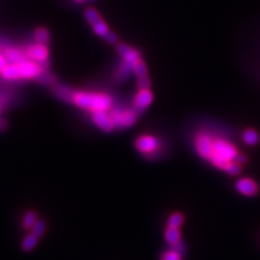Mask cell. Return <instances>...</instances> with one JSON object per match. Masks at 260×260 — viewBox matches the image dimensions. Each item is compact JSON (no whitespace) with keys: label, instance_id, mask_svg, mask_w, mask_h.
I'll return each mask as SVG.
<instances>
[{"label":"cell","instance_id":"obj_1","mask_svg":"<svg viewBox=\"0 0 260 260\" xmlns=\"http://www.w3.org/2000/svg\"><path fill=\"white\" fill-rule=\"evenodd\" d=\"M53 93L59 99L68 103L74 104L83 110L90 111L91 113L99 111H108L113 105L112 99L107 94L95 92L74 91L64 85H54Z\"/></svg>","mask_w":260,"mask_h":260},{"label":"cell","instance_id":"obj_2","mask_svg":"<svg viewBox=\"0 0 260 260\" xmlns=\"http://www.w3.org/2000/svg\"><path fill=\"white\" fill-rule=\"evenodd\" d=\"M244 161L245 159L239 153L234 144L222 138L214 139L213 154H211L209 162L215 167L221 169L223 172H227L230 165L233 164L234 162L243 164Z\"/></svg>","mask_w":260,"mask_h":260},{"label":"cell","instance_id":"obj_3","mask_svg":"<svg viewBox=\"0 0 260 260\" xmlns=\"http://www.w3.org/2000/svg\"><path fill=\"white\" fill-rule=\"evenodd\" d=\"M85 17L86 20L89 22L90 25H91L92 29L94 33L100 36V37L104 38L105 36L110 33V28H108L107 24L105 21L102 19V16L96 10L93 8H88L86 11H85Z\"/></svg>","mask_w":260,"mask_h":260},{"label":"cell","instance_id":"obj_4","mask_svg":"<svg viewBox=\"0 0 260 260\" xmlns=\"http://www.w3.org/2000/svg\"><path fill=\"white\" fill-rule=\"evenodd\" d=\"M214 137L207 134V132H201L198 134L194 140V146L199 156L209 161L214 149Z\"/></svg>","mask_w":260,"mask_h":260},{"label":"cell","instance_id":"obj_5","mask_svg":"<svg viewBox=\"0 0 260 260\" xmlns=\"http://www.w3.org/2000/svg\"><path fill=\"white\" fill-rule=\"evenodd\" d=\"M110 115L115 127H117V128H127V127L135 125L137 122V113L131 110L114 108Z\"/></svg>","mask_w":260,"mask_h":260},{"label":"cell","instance_id":"obj_6","mask_svg":"<svg viewBox=\"0 0 260 260\" xmlns=\"http://www.w3.org/2000/svg\"><path fill=\"white\" fill-rule=\"evenodd\" d=\"M26 56L32 61L38 63L42 69L47 70L48 66V57H49V50H48L47 46L36 44L27 48Z\"/></svg>","mask_w":260,"mask_h":260},{"label":"cell","instance_id":"obj_7","mask_svg":"<svg viewBox=\"0 0 260 260\" xmlns=\"http://www.w3.org/2000/svg\"><path fill=\"white\" fill-rule=\"evenodd\" d=\"M19 65L21 78H25V80H36L38 81V78L44 74V72L47 70H44L41 66L36 63L32 60H26Z\"/></svg>","mask_w":260,"mask_h":260},{"label":"cell","instance_id":"obj_8","mask_svg":"<svg viewBox=\"0 0 260 260\" xmlns=\"http://www.w3.org/2000/svg\"><path fill=\"white\" fill-rule=\"evenodd\" d=\"M160 147V142L155 137L141 136L136 140V148L143 154H149L156 151Z\"/></svg>","mask_w":260,"mask_h":260},{"label":"cell","instance_id":"obj_9","mask_svg":"<svg viewBox=\"0 0 260 260\" xmlns=\"http://www.w3.org/2000/svg\"><path fill=\"white\" fill-rule=\"evenodd\" d=\"M134 73L137 76V82H138V86L140 89H150L151 87V82L148 75V68L146 63L142 59L138 60L135 64V69H134Z\"/></svg>","mask_w":260,"mask_h":260},{"label":"cell","instance_id":"obj_10","mask_svg":"<svg viewBox=\"0 0 260 260\" xmlns=\"http://www.w3.org/2000/svg\"><path fill=\"white\" fill-rule=\"evenodd\" d=\"M93 123L104 132H112L115 128V125L110 114L106 111H99L92 113Z\"/></svg>","mask_w":260,"mask_h":260},{"label":"cell","instance_id":"obj_11","mask_svg":"<svg viewBox=\"0 0 260 260\" xmlns=\"http://www.w3.org/2000/svg\"><path fill=\"white\" fill-rule=\"evenodd\" d=\"M235 189L238 190L240 194L251 197L257 194L259 187L255 180L251 178H242L238 180L237 184H235Z\"/></svg>","mask_w":260,"mask_h":260},{"label":"cell","instance_id":"obj_12","mask_svg":"<svg viewBox=\"0 0 260 260\" xmlns=\"http://www.w3.org/2000/svg\"><path fill=\"white\" fill-rule=\"evenodd\" d=\"M153 93L150 91V89H140V91L137 93L134 100V106L136 112H141L148 108L153 102Z\"/></svg>","mask_w":260,"mask_h":260},{"label":"cell","instance_id":"obj_13","mask_svg":"<svg viewBox=\"0 0 260 260\" xmlns=\"http://www.w3.org/2000/svg\"><path fill=\"white\" fill-rule=\"evenodd\" d=\"M116 49H117V52L119 53V56L123 58L124 61L136 64L138 60L141 59L140 52L134 49L132 47L124 44V42H119V44H117Z\"/></svg>","mask_w":260,"mask_h":260},{"label":"cell","instance_id":"obj_14","mask_svg":"<svg viewBox=\"0 0 260 260\" xmlns=\"http://www.w3.org/2000/svg\"><path fill=\"white\" fill-rule=\"evenodd\" d=\"M134 69H135V64L124 61L123 60V62L120 63L116 72H115V80H116L118 83H123L130 76L132 72H135Z\"/></svg>","mask_w":260,"mask_h":260},{"label":"cell","instance_id":"obj_15","mask_svg":"<svg viewBox=\"0 0 260 260\" xmlns=\"http://www.w3.org/2000/svg\"><path fill=\"white\" fill-rule=\"evenodd\" d=\"M4 58L7 59L8 64H20L26 60H31L28 59L25 52H21L17 49H12V48H9V49L5 50L4 52Z\"/></svg>","mask_w":260,"mask_h":260},{"label":"cell","instance_id":"obj_16","mask_svg":"<svg viewBox=\"0 0 260 260\" xmlns=\"http://www.w3.org/2000/svg\"><path fill=\"white\" fill-rule=\"evenodd\" d=\"M165 239L169 245H176L181 242V232L179 228H171L167 227L165 231Z\"/></svg>","mask_w":260,"mask_h":260},{"label":"cell","instance_id":"obj_17","mask_svg":"<svg viewBox=\"0 0 260 260\" xmlns=\"http://www.w3.org/2000/svg\"><path fill=\"white\" fill-rule=\"evenodd\" d=\"M1 75L7 78V80H20L21 78V73L20 69L17 64H8L3 71L1 72Z\"/></svg>","mask_w":260,"mask_h":260},{"label":"cell","instance_id":"obj_18","mask_svg":"<svg viewBox=\"0 0 260 260\" xmlns=\"http://www.w3.org/2000/svg\"><path fill=\"white\" fill-rule=\"evenodd\" d=\"M38 240L39 238L36 237L34 233H29L27 234L25 238L23 239L22 241V249L24 252H31L32 250H34L36 245L38 243Z\"/></svg>","mask_w":260,"mask_h":260},{"label":"cell","instance_id":"obj_19","mask_svg":"<svg viewBox=\"0 0 260 260\" xmlns=\"http://www.w3.org/2000/svg\"><path fill=\"white\" fill-rule=\"evenodd\" d=\"M35 40L39 45L47 46L50 41V33L44 27H39L35 31Z\"/></svg>","mask_w":260,"mask_h":260},{"label":"cell","instance_id":"obj_20","mask_svg":"<svg viewBox=\"0 0 260 260\" xmlns=\"http://www.w3.org/2000/svg\"><path fill=\"white\" fill-rule=\"evenodd\" d=\"M37 221H38L37 214H36L33 210H29L23 217L22 226L24 229H32Z\"/></svg>","mask_w":260,"mask_h":260},{"label":"cell","instance_id":"obj_21","mask_svg":"<svg viewBox=\"0 0 260 260\" xmlns=\"http://www.w3.org/2000/svg\"><path fill=\"white\" fill-rule=\"evenodd\" d=\"M184 221V216L183 214L179 213H173L171 216H169V218L167 220V227H171V228H180L182 226V223Z\"/></svg>","mask_w":260,"mask_h":260},{"label":"cell","instance_id":"obj_22","mask_svg":"<svg viewBox=\"0 0 260 260\" xmlns=\"http://www.w3.org/2000/svg\"><path fill=\"white\" fill-rule=\"evenodd\" d=\"M243 140L246 144H249V146H255L259 141V136L255 130L247 129L243 134Z\"/></svg>","mask_w":260,"mask_h":260},{"label":"cell","instance_id":"obj_23","mask_svg":"<svg viewBox=\"0 0 260 260\" xmlns=\"http://www.w3.org/2000/svg\"><path fill=\"white\" fill-rule=\"evenodd\" d=\"M161 260H182V255L172 249L162 254Z\"/></svg>","mask_w":260,"mask_h":260},{"label":"cell","instance_id":"obj_24","mask_svg":"<svg viewBox=\"0 0 260 260\" xmlns=\"http://www.w3.org/2000/svg\"><path fill=\"white\" fill-rule=\"evenodd\" d=\"M45 231H46V222L42 220H38L32 228V233H34L36 237H38L39 239L45 234Z\"/></svg>","mask_w":260,"mask_h":260},{"label":"cell","instance_id":"obj_25","mask_svg":"<svg viewBox=\"0 0 260 260\" xmlns=\"http://www.w3.org/2000/svg\"><path fill=\"white\" fill-rule=\"evenodd\" d=\"M103 39H105V41L107 42V44L115 45V44H117V42H118V36H117L116 34H115L114 32L111 31L110 33H108V34L105 36V37H104Z\"/></svg>","mask_w":260,"mask_h":260},{"label":"cell","instance_id":"obj_26","mask_svg":"<svg viewBox=\"0 0 260 260\" xmlns=\"http://www.w3.org/2000/svg\"><path fill=\"white\" fill-rule=\"evenodd\" d=\"M172 247H173V250L178 252L179 254H181V255H183L184 252H185V247H184V244L182 243V242H179V243H177L176 245H173Z\"/></svg>","mask_w":260,"mask_h":260},{"label":"cell","instance_id":"obj_27","mask_svg":"<svg viewBox=\"0 0 260 260\" xmlns=\"http://www.w3.org/2000/svg\"><path fill=\"white\" fill-rule=\"evenodd\" d=\"M7 65H8L7 59H5L4 56H2V54H0V73H1V72L3 71V69H4Z\"/></svg>","mask_w":260,"mask_h":260},{"label":"cell","instance_id":"obj_28","mask_svg":"<svg viewBox=\"0 0 260 260\" xmlns=\"http://www.w3.org/2000/svg\"><path fill=\"white\" fill-rule=\"evenodd\" d=\"M7 127H8V124H7V122H5V119L0 118V131L5 130L7 129Z\"/></svg>","mask_w":260,"mask_h":260},{"label":"cell","instance_id":"obj_29","mask_svg":"<svg viewBox=\"0 0 260 260\" xmlns=\"http://www.w3.org/2000/svg\"><path fill=\"white\" fill-rule=\"evenodd\" d=\"M74 1H75V2H77V3H82V2H84V1H85V0H74Z\"/></svg>","mask_w":260,"mask_h":260},{"label":"cell","instance_id":"obj_30","mask_svg":"<svg viewBox=\"0 0 260 260\" xmlns=\"http://www.w3.org/2000/svg\"><path fill=\"white\" fill-rule=\"evenodd\" d=\"M0 112H1V107H0Z\"/></svg>","mask_w":260,"mask_h":260}]
</instances>
